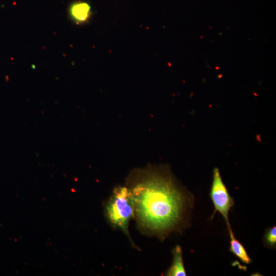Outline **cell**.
Wrapping results in <instances>:
<instances>
[{
	"label": "cell",
	"mask_w": 276,
	"mask_h": 276,
	"mask_svg": "<svg viewBox=\"0 0 276 276\" xmlns=\"http://www.w3.org/2000/svg\"><path fill=\"white\" fill-rule=\"evenodd\" d=\"M231 238L229 250L245 264L251 263V259L243 245L237 240L231 229H228Z\"/></svg>",
	"instance_id": "8992f818"
},
{
	"label": "cell",
	"mask_w": 276,
	"mask_h": 276,
	"mask_svg": "<svg viewBox=\"0 0 276 276\" xmlns=\"http://www.w3.org/2000/svg\"><path fill=\"white\" fill-rule=\"evenodd\" d=\"M134 212L142 225L158 233L173 229L182 217L186 200L172 179L154 171H145L130 189Z\"/></svg>",
	"instance_id": "6da1fadb"
},
{
	"label": "cell",
	"mask_w": 276,
	"mask_h": 276,
	"mask_svg": "<svg viewBox=\"0 0 276 276\" xmlns=\"http://www.w3.org/2000/svg\"><path fill=\"white\" fill-rule=\"evenodd\" d=\"M210 195L215 208L214 214L216 212H219L224 219L228 228H231L228 213L234 205V202L223 182L219 169L217 168L213 170V182Z\"/></svg>",
	"instance_id": "3957f363"
},
{
	"label": "cell",
	"mask_w": 276,
	"mask_h": 276,
	"mask_svg": "<svg viewBox=\"0 0 276 276\" xmlns=\"http://www.w3.org/2000/svg\"><path fill=\"white\" fill-rule=\"evenodd\" d=\"M266 243L270 246H274L276 244V227L273 226L269 228L265 235Z\"/></svg>",
	"instance_id": "52a82bcc"
},
{
	"label": "cell",
	"mask_w": 276,
	"mask_h": 276,
	"mask_svg": "<svg viewBox=\"0 0 276 276\" xmlns=\"http://www.w3.org/2000/svg\"><path fill=\"white\" fill-rule=\"evenodd\" d=\"M173 260L172 264L167 272V275H186L184 267L181 247L177 245L173 250Z\"/></svg>",
	"instance_id": "5b68a950"
},
{
	"label": "cell",
	"mask_w": 276,
	"mask_h": 276,
	"mask_svg": "<svg viewBox=\"0 0 276 276\" xmlns=\"http://www.w3.org/2000/svg\"><path fill=\"white\" fill-rule=\"evenodd\" d=\"M134 213V204L130 189L119 187L113 193L106 206V215L114 226L128 235V224Z\"/></svg>",
	"instance_id": "7a4b0ae2"
},
{
	"label": "cell",
	"mask_w": 276,
	"mask_h": 276,
	"mask_svg": "<svg viewBox=\"0 0 276 276\" xmlns=\"http://www.w3.org/2000/svg\"><path fill=\"white\" fill-rule=\"evenodd\" d=\"M70 12L72 18L76 22L84 23L90 17V7L86 2H77L72 4Z\"/></svg>",
	"instance_id": "277c9868"
}]
</instances>
